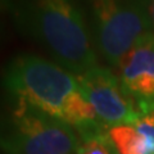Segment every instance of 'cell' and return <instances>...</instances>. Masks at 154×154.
Wrapping results in <instances>:
<instances>
[{
    "mask_svg": "<svg viewBox=\"0 0 154 154\" xmlns=\"http://www.w3.org/2000/svg\"><path fill=\"white\" fill-rule=\"evenodd\" d=\"M16 28L75 76L98 66L81 0H2Z\"/></svg>",
    "mask_w": 154,
    "mask_h": 154,
    "instance_id": "1",
    "label": "cell"
},
{
    "mask_svg": "<svg viewBox=\"0 0 154 154\" xmlns=\"http://www.w3.org/2000/svg\"><path fill=\"white\" fill-rule=\"evenodd\" d=\"M4 86L11 100H22L68 123L77 134L100 125L77 77L54 60L21 54L9 62Z\"/></svg>",
    "mask_w": 154,
    "mask_h": 154,
    "instance_id": "2",
    "label": "cell"
},
{
    "mask_svg": "<svg viewBox=\"0 0 154 154\" xmlns=\"http://www.w3.org/2000/svg\"><path fill=\"white\" fill-rule=\"evenodd\" d=\"M152 0H81L96 55L119 68L139 42L154 35Z\"/></svg>",
    "mask_w": 154,
    "mask_h": 154,
    "instance_id": "3",
    "label": "cell"
},
{
    "mask_svg": "<svg viewBox=\"0 0 154 154\" xmlns=\"http://www.w3.org/2000/svg\"><path fill=\"white\" fill-rule=\"evenodd\" d=\"M11 102L2 127L5 154H77L80 139L72 126L22 100Z\"/></svg>",
    "mask_w": 154,
    "mask_h": 154,
    "instance_id": "4",
    "label": "cell"
},
{
    "mask_svg": "<svg viewBox=\"0 0 154 154\" xmlns=\"http://www.w3.org/2000/svg\"><path fill=\"white\" fill-rule=\"evenodd\" d=\"M84 94L104 126L135 125L141 118L132 100L123 91L119 79L105 67L95 66L76 76Z\"/></svg>",
    "mask_w": 154,
    "mask_h": 154,
    "instance_id": "5",
    "label": "cell"
},
{
    "mask_svg": "<svg viewBox=\"0 0 154 154\" xmlns=\"http://www.w3.org/2000/svg\"><path fill=\"white\" fill-rule=\"evenodd\" d=\"M118 71L122 89L141 117L154 112V35L139 42Z\"/></svg>",
    "mask_w": 154,
    "mask_h": 154,
    "instance_id": "6",
    "label": "cell"
},
{
    "mask_svg": "<svg viewBox=\"0 0 154 154\" xmlns=\"http://www.w3.org/2000/svg\"><path fill=\"white\" fill-rule=\"evenodd\" d=\"M108 137L118 154H149L145 137L134 125H118L109 127Z\"/></svg>",
    "mask_w": 154,
    "mask_h": 154,
    "instance_id": "7",
    "label": "cell"
},
{
    "mask_svg": "<svg viewBox=\"0 0 154 154\" xmlns=\"http://www.w3.org/2000/svg\"><path fill=\"white\" fill-rule=\"evenodd\" d=\"M77 154H118L108 137V127L79 136Z\"/></svg>",
    "mask_w": 154,
    "mask_h": 154,
    "instance_id": "8",
    "label": "cell"
},
{
    "mask_svg": "<svg viewBox=\"0 0 154 154\" xmlns=\"http://www.w3.org/2000/svg\"><path fill=\"white\" fill-rule=\"evenodd\" d=\"M150 14H152L153 26H154V0H152V2H150Z\"/></svg>",
    "mask_w": 154,
    "mask_h": 154,
    "instance_id": "9",
    "label": "cell"
}]
</instances>
